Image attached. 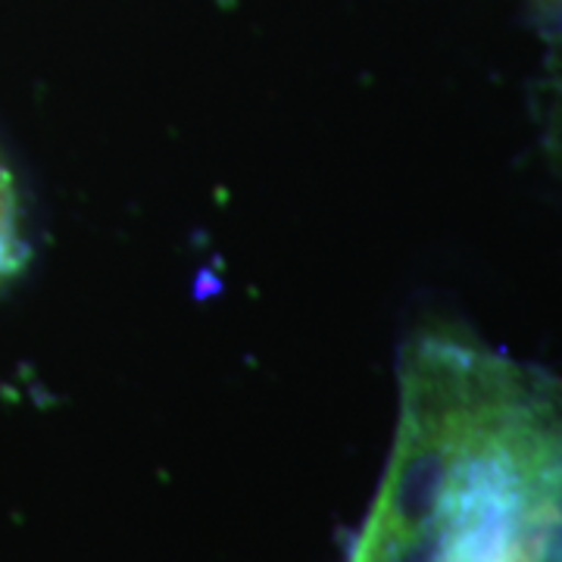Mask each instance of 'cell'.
Returning a JSON list of instances; mask_svg holds the SVG:
<instances>
[{
  "label": "cell",
  "mask_w": 562,
  "mask_h": 562,
  "mask_svg": "<svg viewBox=\"0 0 562 562\" xmlns=\"http://www.w3.org/2000/svg\"><path fill=\"white\" fill-rule=\"evenodd\" d=\"M350 562H562V382L465 331L419 335Z\"/></svg>",
  "instance_id": "6da1fadb"
}]
</instances>
